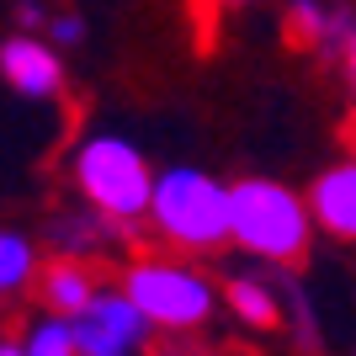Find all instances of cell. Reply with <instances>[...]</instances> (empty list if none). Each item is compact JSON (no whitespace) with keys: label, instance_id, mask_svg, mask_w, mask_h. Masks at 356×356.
Listing matches in <instances>:
<instances>
[{"label":"cell","instance_id":"obj_1","mask_svg":"<svg viewBox=\"0 0 356 356\" xmlns=\"http://www.w3.org/2000/svg\"><path fill=\"white\" fill-rule=\"evenodd\" d=\"M229 234L239 250L261 255L271 266H298L309 255V234H314L309 197H298L293 186L266 176L234 181L229 186Z\"/></svg>","mask_w":356,"mask_h":356},{"label":"cell","instance_id":"obj_2","mask_svg":"<svg viewBox=\"0 0 356 356\" xmlns=\"http://www.w3.org/2000/svg\"><path fill=\"white\" fill-rule=\"evenodd\" d=\"M149 223L170 250L202 255L218 250L229 234V186L213 181L197 165H170L154 181V202H149Z\"/></svg>","mask_w":356,"mask_h":356},{"label":"cell","instance_id":"obj_3","mask_svg":"<svg viewBox=\"0 0 356 356\" xmlns=\"http://www.w3.org/2000/svg\"><path fill=\"white\" fill-rule=\"evenodd\" d=\"M74 186L80 197L90 202V213L102 218H118V223H134L149 213L154 202V170H149L144 149L122 134H90L86 144L74 149Z\"/></svg>","mask_w":356,"mask_h":356},{"label":"cell","instance_id":"obj_4","mask_svg":"<svg viewBox=\"0 0 356 356\" xmlns=\"http://www.w3.org/2000/svg\"><path fill=\"white\" fill-rule=\"evenodd\" d=\"M122 293L134 298L149 314V325H160V330H197L213 314V303H218V293H213V282L202 271L186 266V261H165V255L134 261L128 277H122Z\"/></svg>","mask_w":356,"mask_h":356},{"label":"cell","instance_id":"obj_5","mask_svg":"<svg viewBox=\"0 0 356 356\" xmlns=\"http://www.w3.org/2000/svg\"><path fill=\"white\" fill-rule=\"evenodd\" d=\"M74 351L80 356H128L149 341V314L128 293H102L86 314H74Z\"/></svg>","mask_w":356,"mask_h":356},{"label":"cell","instance_id":"obj_6","mask_svg":"<svg viewBox=\"0 0 356 356\" xmlns=\"http://www.w3.org/2000/svg\"><path fill=\"white\" fill-rule=\"evenodd\" d=\"M0 80L16 96L48 102V96H64V59L54 43L32 38V32H16V38L0 43Z\"/></svg>","mask_w":356,"mask_h":356},{"label":"cell","instance_id":"obj_7","mask_svg":"<svg viewBox=\"0 0 356 356\" xmlns=\"http://www.w3.org/2000/svg\"><path fill=\"white\" fill-rule=\"evenodd\" d=\"M309 213H314V223H319L325 234L351 239V245H356V154L314 176V186H309Z\"/></svg>","mask_w":356,"mask_h":356},{"label":"cell","instance_id":"obj_8","mask_svg":"<svg viewBox=\"0 0 356 356\" xmlns=\"http://www.w3.org/2000/svg\"><path fill=\"white\" fill-rule=\"evenodd\" d=\"M287 32H293L298 48H325V54H346L351 43V11L346 6H330V0H287Z\"/></svg>","mask_w":356,"mask_h":356},{"label":"cell","instance_id":"obj_9","mask_svg":"<svg viewBox=\"0 0 356 356\" xmlns=\"http://www.w3.org/2000/svg\"><path fill=\"white\" fill-rule=\"evenodd\" d=\"M38 293H43V309L59 314V319H74V314H86L96 298H102V287H96V271L86 266V261H74V255H59L54 266L38 277Z\"/></svg>","mask_w":356,"mask_h":356},{"label":"cell","instance_id":"obj_10","mask_svg":"<svg viewBox=\"0 0 356 356\" xmlns=\"http://www.w3.org/2000/svg\"><path fill=\"white\" fill-rule=\"evenodd\" d=\"M223 298H229V309H234L245 325H255V330H277L282 325V303H277V293H271L261 277H229Z\"/></svg>","mask_w":356,"mask_h":356},{"label":"cell","instance_id":"obj_11","mask_svg":"<svg viewBox=\"0 0 356 356\" xmlns=\"http://www.w3.org/2000/svg\"><path fill=\"white\" fill-rule=\"evenodd\" d=\"M32 277H38V250H32V239L0 229V293H22Z\"/></svg>","mask_w":356,"mask_h":356},{"label":"cell","instance_id":"obj_12","mask_svg":"<svg viewBox=\"0 0 356 356\" xmlns=\"http://www.w3.org/2000/svg\"><path fill=\"white\" fill-rule=\"evenodd\" d=\"M22 346H27V356H80L74 351V325L59 319V314L38 319V325L22 335Z\"/></svg>","mask_w":356,"mask_h":356},{"label":"cell","instance_id":"obj_13","mask_svg":"<svg viewBox=\"0 0 356 356\" xmlns=\"http://www.w3.org/2000/svg\"><path fill=\"white\" fill-rule=\"evenodd\" d=\"M48 38H54V48H74V43H86V22L74 11H59V16H48Z\"/></svg>","mask_w":356,"mask_h":356},{"label":"cell","instance_id":"obj_14","mask_svg":"<svg viewBox=\"0 0 356 356\" xmlns=\"http://www.w3.org/2000/svg\"><path fill=\"white\" fill-rule=\"evenodd\" d=\"M16 16H22V32L48 27V22H43V6H38V0H22V6H16Z\"/></svg>","mask_w":356,"mask_h":356},{"label":"cell","instance_id":"obj_15","mask_svg":"<svg viewBox=\"0 0 356 356\" xmlns=\"http://www.w3.org/2000/svg\"><path fill=\"white\" fill-rule=\"evenodd\" d=\"M341 64H346V80H351V86H356V32H351V43H346Z\"/></svg>","mask_w":356,"mask_h":356},{"label":"cell","instance_id":"obj_16","mask_svg":"<svg viewBox=\"0 0 356 356\" xmlns=\"http://www.w3.org/2000/svg\"><path fill=\"white\" fill-rule=\"evenodd\" d=\"M0 356H27V346L22 341H0Z\"/></svg>","mask_w":356,"mask_h":356},{"label":"cell","instance_id":"obj_17","mask_svg":"<svg viewBox=\"0 0 356 356\" xmlns=\"http://www.w3.org/2000/svg\"><path fill=\"white\" fill-rule=\"evenodd\" d=\"M346 138H351V149H356V122H351V128H346Z\"/></svg>","mask_w":356,"mask_h":356},{"label":"cell","instance_id":"obj_18","mask_svg":"<svg viewBox=\"0 0 356 356\" xmlns=\"http://www.w3.org/2000/svg\"><path fill=\"white\" fill-rule=\"evenodd\" d=\"M218 6H250V0H218Z\"/></svg>","mask_w":356,"mask_h":356},{"label":"cell","instance_id":"obj_19","mask_svg":"<svg viewBox=\"0 0 356 356\" xmlns=\"http://www.w3.org/2000/svg\"><path fill=\"white\" fill-rule=\"evenodd\" d=\"M0 298H6V293H0Z\"/></svg>","mask_w":356,"mask_h":356}]
</instances>
